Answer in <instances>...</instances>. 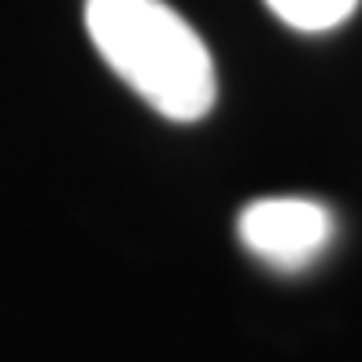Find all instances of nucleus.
Returning <instances> with one entry per match:
<instances>
[{"label":"nucleus","instance_id":"f257e3e1","mask_svg":"<svg viewBox=\"0 0 362 362\" xmlns=\"http://www.w3.org/2000/svg\"><path fill=\"white\" fill-rule=\"evenodd\" d=\"M86 30L104 63L170 122L215 107V59L200 34L163 0H86Z\"/></svg>","mask_w":362,"mask_h":362},{"label":"nucleus","instance_id":"f03ea898","mask_svg":"<svg viewBox=\"0 0 362 362\" xmlns=\"http://www.w3.org/2000/svg\"><path fill=\"white\" fill-rule=\"evenodd\" d=\"M237 233L267 267L296 274L325 255L333 240V215L307 196H267L240 211Z\"/></svg>","mask_w":362,"mask_h":362},{"label":"nucleus","instance_id":"7ed1b4c3","mask_svg":"<svg viewBox=\"0 0 362 362\" xmlns=\"http://www.w3.org/2000/svg\"><path fill=\"white\" fill-rule=\"evenodd\" d=\"M267 8L300 34H325L351 19L358 0H267Z\"/></svg>","mask_w":362,"mask_h":362}]
</instances>
